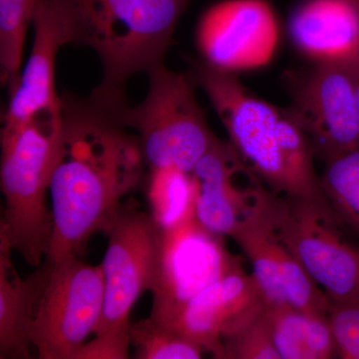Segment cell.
Returning a JSON list of instances; mask_svg holds the SVG:
<instances>
[{"label":"cell","mask_w":359,"mask_h":359,"mask_svg":"<svg viewBox=\"0 0 359 359\" xmlns=\"http://www.w3.org/2000/svg\"><path fill=\"white\" fill-rule=\"evenodd\" d=\"M62 130L50 182L53 263L78 257L91 236L108 230L124 196L140 184V142L117 119L110 101L92 92L65 93Z\"/></svg>","instance_id":"cell-1"},{"label":"cell","mask_w":359,"mask_h":359,"mask_svg":"<svg viewBox=\"0 0 359 359\" xmlns=\"http://www.w3.org/2000/svg\"><path fill=\"white\" fill-rule=\"evenodd\" d=\"M201 89L228 132L230 143L271 192L330 210L301 130L276 107L255 96L235 74L188 59Z\"/></svg>","instance_id":"cell-2"},{"label":"cell","mask_w":359,"mask_h":359,"mask_svg":"<svg viewBox=\"0 0 359 359\" xmlns=\"http://www.w3.org/2000/svg\"><path fill=\"white\" fill-rule=\"evenodd\" d=\"M193 0H55L68 44L92 49L103 70L97 90L124 93L130 77L164 63Z\"/></svg>","instance_id":"cell-3"},{"label":"cell","mask_w":359,"mask_h":359,"mask_svg":"<svg viewBox=\"0 0 359 359\" xmlns=\"http://www.w3.org/2000/svg\"><path fill=\"white\" fill-rule=\"evenodd\" d=\"M62 130V104L34 115L11 134L0 135V184L4 198L0 238L39 268L48 256L53 216L47 205Z\"/></svg>","instance_id":"cell-4"},{"label":"cell","mask_w":359,"mask_h":359,"mask_svg":"<svg viewBox=\"0 0 359 359\" xmlns=\"http://www.w3.org/2000/svg\"><path fill=\"white\" fill-rule=\"evenodd\" d=\"M147 95L130 106L124 94L103 95L123 126L136 132L150 171L191 173L217 139L196 94L193 73L170 70L164 63L147 72Z\"/></svg>","instance_id":"cell-5"},{"label":"cell","mask_w":359,"mask_h":359,"mask_svg":"<svg viewBox=\"0 0 359 359\" xmlns=\"http://www.w3.org/2000/svg\"><path fill=\"white\" fill-rule=\"evenodd\" d=\"M108 245L102 266L104 304L95 339L129 358L130 311L154 287L164 226L152 215L123 203L106 231Z\"/></svg>","instance_id":"cell-6"},{"label":"cell","mask_w":359,"mask_h":359,"mask_svg":"<svg viewBox=\"0 0 359 359\" xmlns=\"http://www.w3.org/2000/svg\"><path fill=\"white\" fill-rule=\"evenodd\" d=\"M262 196L283 242L330 302H359V248L342 240L334 212L264 186Z\"/></svg>","instance_id":"cell-7"},{"label":"cell","mask_w":359,"mask_h":359,"mask_svg":"<svg viewBox=\"0 0 359 359\" xmlns=\"http://www.w3.org/2000/svg\"><path fill=\"white\" fill-rule=\"evenodd\" d=\"M285 114L325 164L359 149V117L353 75L346 61L313 62L285 74Z\"/></svg>","instance_id":"cell-8"},{"label":"cell","mask_w":359,"mask_h":359,"mask_svg":"<svg viewBox=\"0 0 359 359\" xmlns=\"http://www.w3.org/2000/svg\"><path fill=\"white\" fill-rule=\"evenodd\" d=\"M50 262L32 325L33 347L40 359H74L102 314V266H90L78 257Z\"/></svg>","instance_id":"cell-9"},{"label":"cell","mask_w":359,"mask_h":359,"mask_svg":"<svg viewBox=\"0 0 359 359\" xmlns=\"http://www.w3.org/2000/svg\"><path fill=\"white\" fill-rule=\"evenodd\" d=\"M224 238L203 226L193 210L164 226L159 268L151 290L152 320L167 327L198 292L243 268L242 257L231 254Z\"/></svg>","instance_id":"cell-10"},{"label":"cell","mask_w":359,"mask_h":359,"mask_svg":"<svg viewBox=\"0 0 359 359\" xmlns=\"http://www.w3.org/2000/svg\"><path fill=\"white\" fill-rule=\"evenodd\" d=\"M278 39V21L266 0L219 1L205 11L196 30L202 60L231 74L268 65Z\"/></svg>","instance_id":"cell-11"},{"label":"cell","mask_w":359,"mask_h":359,"mask_svg":"<svg viewBox=\"0 0 359 359\" xmlns=\"http://www.w3.org/2000/svg\"><path fill=\"white\" fill-rule=\"evenodd\" d=\"M262 189L259 181L252 207L230 238L249 259L266 301L327 316L332 302L283 242L264 208Z\"/></svg>","instance_id":"cell-12"},{"label":"cell","mask_w":359,"mask_h":359,"mask_svg":"<svg viewBox=\"0 0 359 359\" xmlns=\"http://www.w3.org/2000/svg\"><path fill=\"white\" fill-rule=\"evenodd\" d=\"M249 170L230 142L218 137L194 168L191 172L193 214L207 230L231 237L249 212L259 182L254 176L250 183L241 184V178Z\"/></svg>","instance_id":"cell-13"},{"label":"cell","mask_w":359,"mask_h":359,"mask_svg":"<svg viewBox=\"0 0 359 359\" xmlns=\"http://www.w3.org/2000/svg\"><path fill=\"white\" fill-rule=\"evenodd\" d=\"M266 301L255 276L242 268L198 292L166 327L191 340L212 358H224V332Z\"/></svg>","instance_id":"cell-14"},{"label":"cell","mask_w":359,"mask_h":359,"mask_svg":"<svg viewBox=\"0 0 359 359\" xmlns=\"http://www.w3.org/2000/svg\"><path fill=\"white\" fill-rule=\"evenodd\" d=\"M32 25V52L18 87L9 95L8 107L2 117L1 135L13 133L35 113L58 108L62 104L55 89V60L68 39L55 0H37Z\"/></svg>","instance_id":"cell-15"},{"label":"cell","mask_w":359,"mask_h":359,"mask_svg":"<svg viewBox=\"0 0 359 359\" xmlns=\"http://www.w3.org/2000/svg\"><path fill=\"white\" fill-rule=\"evenodd\" d=\"M290 34L313 62L349 60L359 52V0H306L292 13Z\"/></svg>","instance_id":"cell-16"},{"label":"cell","mask_w":359,"mask_h":359,"mask_svg":"<svg viewBox=\"0 0 359 359\" xmlns=\"http://www.w3.org/2000/svg\"><path fill=\"white\" fill-rule=\"evenodd\" d=\"M13 250L0 238V358H32V328L51 262L27 278L16 271Z\"/></svg>","instance_id":"cell-17"},{"label":"cell","mask_w":359,"mask_h":359,"mask_svg":"<svg viewBox=\"0 0 359 359\" xmlns=\"http://www.w3.org/2000/svg\"><path fill=\"white\" fill-rule=\"evenodd\" d=\"M264 313L280 359H330L337 355L328 316L302 311L287 302L268 301Z\"/></svg>","instance_id":"cell-18"},{"label":"cell","mask_w":359,"mask_h":359,"mask_svg":"<svg viewBox=\"0 0 359 359\" xmlns=\"http://www.w3.org/2000/svg\"><path fill=\"white\" fill-rule=\"evenodd\" d=\"M321 190L339 223L359 235V149L325 164Z\"/></svg>","instance_id":"cell-19"},{"label":"cell","mask_w":359,"mask_h":359,"mask_svg":"<svg viewBox=\"0 0 359 359\" xmlns=\"http://www.w3.org/2000/svg\"><path fill=\"white\" fill-rule=\"evenodd\" d=\"M36 4L37 0H0L1 83L9 95L20 82L26 33Z\"/></svg>","instance_id":"cell-20"},{"label":"cell","mask_w":359,"mask_h":359,"mask_svg":"<svg viewBox=\"0 0 359 359\" xmlns=\"http://www.w3.org/2000/svg\"><path fill=\"white\" fill-rule=\"evenodd\" d=\"M130 344L138 359H199L204 353L191 340L151 318L131 325Z\"/></svg>","instance_id":"cell-21"},{"label":"cell","mask_w":359,"mask_h":359,"mask_svg":"<svg viewBox=\"0 0 359 359\" xmlns=\"http://www.w3.org/2000/svg\"><path fill=\"white\" fill-rule=\"evenodd\" d=\"M266 301L224 332V358L280 359L266 323Z\"/></svg>","instance_id":"cell-22"},{"label":"cell","mask_w":359,"mask_h":359,"mask_svg":"<svg viewBox=\"0 0 359 359\" xmlns=\"http://www.w3.org/2000/svg\"><path fill=\"white\" fill-rule=\"evenodd\" d=\"M150 174L151 194L161 202L154 217L163 226H169L192 210V175L173 168Z\"/></svg>","instance_id":"cell-23"},{"label":"cell","mask_w":359,"mask_h":359,"mask_svg":"<svg viewBox=\"0 0 359 359\" xmlns=\"http://www.w3.org/2000/svg\"><path fill=\"white\" fill-rule=\"evenodd\" d=\"M328 323L337 355L344 359H359V302H332Z\"/></svg>","instance_id":"cell-24"},{"label":"cell","mask_w":359,"mask_h":359,"mask_svg":"<svg viewBox=\"0 0 359 359\" xmlns=\"http://www.w3.org/2000/svg\"><path fill=\"white\" fill-rule=\"evenodd\" d=\"M353 75L354 91H355L356 105H358V117H359V52L353 56V58L346 61Z\"/></svg>","instance_id":"cell-25"}]
</instances>
